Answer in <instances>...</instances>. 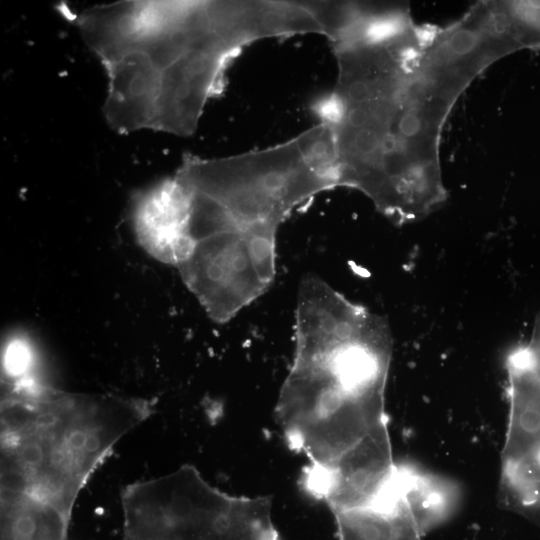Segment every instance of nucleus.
Listing matches in <instances>:
<instances>
[{
	"instance_id": "7ed1b4c3",
	"label": "nucleus",
	"mask_w": 540,
	"mask_h": 540,
	"mask_svg": "<svg viewBox=\"0 0 540 540\" xmlns=\"http://www.w3.org/2000/svg\"><path fill=\"white\" fill-rule=\"evenodd\" d=\"M146 399L61 391L32 380L1 399V491L71 517L78 495L129 431L153 413Z\"/></svg>"
},
{
	"instance_id": "f8f14e48",
	"label": "nucleus",
	"mask_w": 540,
	"mask_h": 540,
	"mask_svg": "<svg viewBox=\"0 0 540 540\" xmlns=\"http://www.w3.org/2000/svg\"><path fill=\"white\" fill-rule=\"evenodd\" d=\"M400 482L403 498L423 535L453 513L457 496L455 488L447 481L411 465L400 464Z\"/></svg>"
},
{
	"instance_id": "ddd939ff",
	"label": "nucleus",
	"mask_w": 540,
	"mask_h": 540,
	"mask_svg": "<svg viewBox=\"0 0 540 540\" xmlns=\"http://www.w3.org/2000/svg\"><path fill=\"white\" fill-rule=\"evenodd\" d=\"M32 350L26 338L11 337L5 344L3 354L4 374L9 384L29 381L27 377L32 364Z\"/></svg>"
},
{
	"instance_id": "9b49d317",
	"label": "nucleus",
	"mask_w": 540,
	"mask_h": 540,
	"mask_svg": "<svg viewBox=\"0 0 540 540\" xmlns=\"http://www.w3.org/2000/svg\"><path fill=\"white\" fill-rule=\"evenodd\" d=\"M70 518L37 498L1 491V540H67Z\"/></svg>"
},
{
	"instance_id": "0eeeda50",
	"label": "nucleus",
	"mask_w": 540,
	"mask_h": 540,
	"mask_svg": "<svg viewBox=\"0 0 540 540\" xmlns=\"http://www.w3.org/2000/svg\"><path fill=\"white\" fill-rule=\"evenodd\" d=\"M509 415L500 497L510 510L540 520V318L529 341L506 361Z\"/></svg>"
},
{
	"instance_id": "1a4fd4ad",
	"label": "nucleus",
	"mask_w": 540,
	"mask_h": 540,
	"mask_svg": "<svg viewBox=\"0 0 540 540\" xmlns=\"http://www.w3.org/2000/svg\"><path fill=\"white\" fill-rule=\"evenodd\" d=\"M130 213L138 244L154 259L178 267L191 254L187 195L174 175L136 192Z\"/></svg>"
},
{
	"instance_id": "39448f33",
	"label": "nucleus",
	"mask_w": 540,
	"mask_h": 540,
	"mask_svg": "<svg viewBox=\"0 0 540 540\" xmlns=\"http://www.w3.org/2000/svg\"><path fill=\"white\" fill-rule=\"evenodd\" d=\"M175 175L210 200L230 229L271 240L293 209L338 186L334 141L320 123L262 150L214 159L185 155Z\"/></svg>"
},
{
	"instance_id": "20e7f679",
	"label": "nucleus",
	"mask_w": 540,
	"mask_h": 540,
	"mask_svg": "<svg viewBox=\"0 0 540 540\" xmlns=\"http://www.w3.org/2000/svg\"><path fill=\"white\" fill-rule=\"evenodd\" d=\"M296 319L293 364L275 408L284 426L321 435L385 400L391 342L381 318L309 277Z\"/></svg>"
},
{
	"instance_id": "6e6552de",
	"label": "nucleus",
	"mask_w": 540,
	"mask_h": 540,
	"mask_svg": "<svg viewBox=\"0 0 540 540\" xmlns=\"http://www.w3.org/2000/svg\"><path fill=\"white\" fill-rule=\"evenodd\" d=\"M178 269L207 314L222 323L268 288L276 265L251 237L221 231L196 240Z\"/></svg>"
},
{
	"instance_id": "f257e3e1",
	"label": "nucleus",
	"mask_w": 540,
	"mask_h": 540,
	"mask_svg": "<svg viewBox=\"0 0 540 540\" xmlns=\"http://www.w3.org/2000/svg\"><path fill=\"white\" fill-rule=\"evenodd\" d=\"M331 43L338 77L315 109L333 134L339 186L397 223L424 217L446 198L443 127L490 66L486 53L449 27L415 24L409 10L373 15Z\"/></svg>"
},
{
	"instance_id": "9d476101",
	"label": "nucleus",
	"mask_w": 540,
	"mask_h": 540,
	"mask_svg": "<svg viewBox=\"0 0 540 540\" xmlns=\"http://www.w3.org/2000/svg\"><path fill=\"white\" fill-rule=\"evenodd\" d=\"M333 515L339 540H421L423 536L399 494Z\"/></svg>"
},
{
	"instance_id": "423d86ee",
	"label": "nucleus",
	"mask_w": 540,
	"mask_h": 540,
	"mask_svg": "<svg viewBox=\"0 0 540 540\" xmlns=\"http://www.w3.org/2000/svg\"><path fill=\"white\" fill-rule=\"evenodd\" d=\"M123 540H281L272 497L227 494L191 465L126 486Z\"/></svg>"
},
{
	"instance_id": "f03ea898",
	"label": "nucleus",
	"mask_w": 540,
	"mask_h": 540,
	"mask_svg": "<svg viewBox=\"0 0 540 540\" xmlns=\"http://www.w3.org/2000/svg\"><path fill=\"white\" fill-rule=\"evenodd\" d=\"M76 25L108 78L109 126L178 136L195 132L242 49L284 29L275 1H120L83 11Z\"/></svg>"
}]
</instances>
